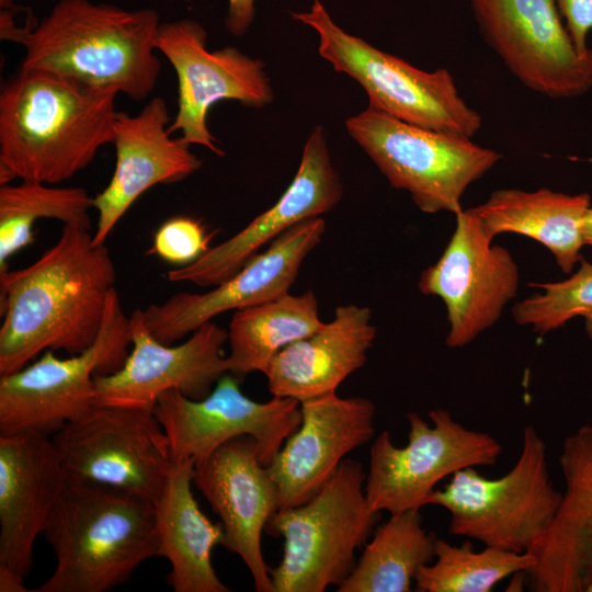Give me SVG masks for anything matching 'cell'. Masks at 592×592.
<instances>
[{"label":"cell","instance_id":"cell-1","mask_svg":"<svg viewBox=\"0 0 592 592\" xmlns=\"http://www.w3.org/2000/svg\"><path fill=\"white\" fill-rule=\"evenodd\" d=\"M116 271L90 229L64 225L58 240L32 264L0 273V375L25 367L39 353L73 355L96 340Z\"/></svg>","mask_w":592,"mask_h":592},{"label":"cell","instance_id":"cell-2","mask_svg":"<svg viewBox=\"0 0 592 592\" xmlns=\"http://www.w3.org/2000/svg\"><path fill=\"white\" fill-rule=\"evenodd\" d=\"M112 90L21 68L0 92V182L57 184L114 139Z\"/></svg>","mask_w":592,"mask_h":592},{"label":"cell","instance_id":"cell-3","mask_svg":"<svg viewBox=\"0 0 592 592\" xmlns=\"http://www.w3.org/2000/svg\"><path fill=\"white\" fill-rule=\"evenodd\" d=\"M153 9L125 10L90 0H59L19 43L21 68L50 72L124 93L134 101L155 89L160 26Z\"/></svg>","mask_w":592,"mask_h":592},{"label":"cell","instance_id":"cell-4","mask_svg":"<svg viewBox=\"0 0 592 592\" xmlns=\"http://www.w3.org/2000/svg\"><path fill=\"white\" fill-rule=\"evenodd\" d=\"M42 534L56 567L33 592L110 591L158 554L153 502L69 475Z\"/></svg>","mask_w":592,"mask_h":592},{"label":"cell","instance_id":"cell-5","mask_svg":"<svg viewBox=\"0 0 592 592\" xmlns=\"http://www.w3.org/2000/svg\"><path fill=\"white\" fill-rule=\"evenodd\" d=\"M365 480L361 463L344 458L307 502L273 514L264 532L284 539L282 559L270 571L274 592H323L350 576L356 549L380 517L367 503Z\"/></svg>","mask_w":592,"mask_h":592},{"label":"cell","instance_id":"cell-6","mask_svg":"<svg viewBox=\"0 0 592 592\" xmlns=\"http://www.w3.org/2000/svg\"><path fill=\"white\" fill-rule=\"evenodd\" d=\"M561 500L548 473L546 444L528 424L520 456L505 475L489 479L476 467L462 469L443 489H435L430 504L449 512L452 534L526 553L546 534Z\"/></svg>","mask_w":592,"mask_h":592},{"label":"cell","instance_id":"cell-7","mask_svg":"<svg viewBox=\"0 0 592 592\" xmlns=\"http://www.w3.org/2000/svg\"><path fill=\"white\" fill-rule=\"evenodd\" d=\"M292 16L316 31L321 58L358 82L368 105L408 124L462 137L473 138L481 128V115L459 95L447 69H419L346 33L319 0L310 11Z\"/></svg>","mask_w":592,"mask_h":592},{"label":"cell","instance_id":"cell-8","mask_svg":"<svg viewBox=\"0 0 592 592\" xmlns=\"http://www.w3.org/2000/svg\"><path fill=\"white\" fill-rule=\"evenodd\" d=\"M345 127L389 184L408 192L426 214L460 213L469 185L502 158L471 138L408 124L371 105Z\"/></svg>","mask_w":592,"mask_h":592},{"label":"cell","instance_id":"cell-9","mask_svg":"<svg viewBox=\"0 0 592 592\" xmlns=\"http://www.w3.org/2000/svg\"><path fill=\"white\" fill-rule=\"evenodd\" d=\"M132 346L129 317L114 287L94 343L67 358L47 350L35 362L0 375V435L53 436L95 405L94 376L119 369Z\"/></svg>","mask_w":592,"mask_h":592},{"label":"cell","instance_id":"cell-10","mask_svg":"<svg viewBox=\"0 0 592 592\" xmlns=\"http://www.w3.org/2000/svg\"><path fill=\"white\" fill-rule=\"evenodd\" d=\"M406 418L407 445H395L385 430L371 446L364 491L373 511L420 510L441 480L465 468L493 466L502 453L492 435L464 426L445 409L429 412L432 424L417 412Z\"/></svg>","mask_w":592,"mask_h":592},{"label":"cell","instance_id":"cell-11","mask_svg":"<svg viewBox=\"0 0 592 592\" xmlns=\"http://www.w3.org/2000/svg\"><path fill=\"white\" fill-rule=\"evenodd\" d=\"M52 439L67 475L153 503L173 466L168 436L152 409L94 405Z\"/></svg>","mask_w":592,"mask_h":592},{"label":"cell","instance_id":"cell-12","mask_svg":"<svg viewBox=\"0 0 592 592\" xmlns=\"http://www.w3.org/2000/svg\"><path fill=\"white\" fill-rule=\"evenodd\" d=\"M478 29L526 88L569 99L592 87V49L576 47L556 0H469Z\"/></svg>","mask_w":592,"mask_h":592},{"label":"cell","instance_id":"cell-13","mask_svg":"<svg viewBox=\"0 0 592 592\" xmlns=\"http://www.w3.org/2000/svg\"><path fill=\"white\" fill-rule=\"evenodd\" d=\"M204 27L190 19L164 22L159 26L157 49L164 55L178 78V111L169 125L180 132L186 145H200L223 156L207 127L210 107L224 100L260 109L273 101L270 79L260 59L236 47L210 52Z\"/></svg>","mask_w":592,"mask_h":592},{"label":"cell","instance_id":"cell-14","mask_svg":"<svg viewBox=\"0 0 592 592\" xmlns=\"http://www.w3.org/2000/svg\"><path fill=\"white\" fill-rule=\"evenodd\" d=\"M240 382L226 373L203 399H191L174 389L158 398L153 413L168 436L173 463H200L242 435L255 440L262 464L272 462L300 424V402L274 396L265 402L252 400L241 391Z\"/></svg>","mask_w":592,"mask_h":592},{"label":"cell","instance_id":"cell-15","mask_svg":"<svg viewBox=\"0 0 592 592\" xmlns=\"http://www.w3.org/2000/svg\"><path fill=\"white\" fill-rule=\"evenodd\" d=\"M455 230L440 259L422 271L419 291L440 297L449 325L446 345L462 348L492 327L519 288L509 250L492 243L474 212L455 215Z\"/></svg>","mask_w":592,"mask_h":592},{"label":"cell","instance_id":"cell-16","mask_svg":"<svg viewBox=\"0 0 592 592\" xmlns=\"http://www.w3.org/2000/svg\"><path fill=\"white\" fill-rule=\"evenodd\" d=\"M132 349L114 373L94 376L95 405L152 409L168 390L200 400L228 373V331L208 321L181 344H164L147 328L143 309L129 316Z\"/></svg>","mask_w":592,"mask_h":592},{"label":"cell","instance_id":"cell-17","mask_svg":"<svg viewBox=\"0 0 592 592\" xmlns=\"http://www.w3.org/2000/svg\"><path fill=\"white\" fill-rule=\"evenodd\" d=\"M325 231L321 216L298 223L206 293L180 292L143 309L147 328L158 341L174 344L220 314L288 294L304 260L320 243Z\"/></svg>","mask_w":592,"mask_h":592},{"label":"cell","instance_id":"cell-18","mask_svg":"<svg viewBox=\"0 0 592 592\" xmlns=\"http://www.w3.org/2000/svg\"><path fill=\"white\" fill-rule=\"evenodd\" d=\"M193 485L219 517L221 544L244 562L258 592H274L261 538L278 510L276 487L267 466L259 458L257 442L249 435L235 437L196 463Z\"/></svg>","mask_w":592,"mask_h":592},{"label":"cell","instance_id":"cell-19","mask_svg":"<svg viewBox=\"0 0 592 592\" xmlns=\"http://www.w3.org/2000/svg\"><path fill=\"white\" fill-rule=\"evenodd\" d=\"M342 194V181L331 161L323 128L316 126L304 145L296 175L278 201L195 262L169 271L167 278L216 286L236 274L265 243L298 223L331 210Z\"/></svg>","mask_w":592,"mask_h":592},{"label":"cell","instance_id":"cell-20","mask_svg":"<svg viewBox=\"0 0 592 592\" xmlns=\"http://www.w3.org/2000/svg\"><path fill=\"white\" fill-rule=\"evenodd\" d=\"M300 413L299 426L267 465L278 509L307 502L375 433V405L367 398L331 392L300 402Z\"/></svg>","mask_w":592,"mask_h":592},{"label":"cell","instance_id":"cell-21","mask_svg":"<svg viewBox=\"0 0 592 592\" xmlns=\"http://www.w3.org/2000/svg\"><path fill=\"white\" fill-rule=\"evenodd\" d=\"M170 117L162 98L151 99L136 115L117 112L114 124L115 168L107 186L93 197L98 223L92 241L105 243L133 203L157 184L180 182L197 171L202 161L190 145L172 139Z\"/></svg>","mask_w":592,"mask_h":592},{"label":"cell","instance_id":"cell-22","mask_svg":"<svg viewBox=\"0 0 592 592\" xmlns=\"http://www.w3.org/2000/svg\"><path fill=\"white\" fill-rule=\"evenodd\" d=\"M67 473L52 436L0 435V565L25 578Z\"/></svg>","mask_w":592,"mask_h":592},{"label":"cell","instance_id":"cell-23","mask_svg":"<svg viewBox=\"0 0 592 592\" xmlns=\"http://www.w3.org/2000/svg\"><path fill=\"white\" fill-rule=\"evenodd\" d=\"M565 491L557 514L530 551L537 592H585L592 580V426L566 437L559 455Z\"/></svg>","mask_w":592,"mask_h":592},{"label":"cell","instance_id":"cell-24","mask_svg":"<svg viewBox=\"0 0 592 592\" xmlns=\"http://www.w3.org/2000/svg\"><path fill=\"white\" fill-rule=\"evenodd\" d=\"M375 337L367 307L338 306L332 321L273 357L264 374L270 392L299 402L335 392L365 364Z\"/></svg>","mask_w":592,"mask_h":592},{"label":"cell","instance_id":"cell-25","mask_svg":"<svg viewBox=\"0 0 592 592\" xmlns=\"http://www.w3.org/2000/svg\"><path fill=\"white\" fill-rule=\"evenodd\" d=\"M194 465V459L173 463L155 503L157 556L171 566L166 579L174 592H230L212 565V551L223 540V526L202 512L193 496Z\"/></svg>","mask_w":592,"mask_h":592},{"label":"cell","instance_id":"cell-26","mask_svg":"<svg viewBox=\"0 0 592 592\" xmlns=\"http://www.w3.org/2000/svg\"><path fill=\"white\" fill-rule=\"evenodd\" d=\"M590 207L588 193L570 195L543 187L496 190L470 209L492 238L504 232L530 237L554 254L563 273H570L582 259V225Z\"/></svg>","mask_w":592,"mask_h":592},{"label":"cell","instance_id":"cell-27","mask_svg":"<svg viewBox=\"0 0 592 592\" xmlns=\"http://www.w3.org/2000/svg\"><path fill=\"white\" fill-rule=\"evenodd\" d=\"M312 291L289 293L271 301L236 310L228 328V373L242 379L265 374L273 357L288 344L322 326Z\"/></svg>","mask_w":592,"mask_h":592},{"label":"cell","instance_id":"cell-28","mask_svg":"<svg viewBox=\"0 0 592 592\" xmlns=\"http://www.w3.org/2000/svg\"><path fill=\"white\" fill-rule=\"evenodd\" d=\"M437 537L423 527L420 510L390 514L338 592H410L418 570L435 557Z\"/></svg>","mask_w":592,"mask_h":592},{"label":"cell","instance_id":"cell-29","mask_svg":"<svg viewBox=\"0 0 592 592\" xmlns=\"http://www.w3.org/2000/svg\"><path fill=\"white\" fill-rule=\"evenodd\" d=\"M93 198L83 187H58L22 181L0 187V273L8 259L34 242L36 220L53 218L64 225L91 228L89 209Z\"/></svg>","mask_w":592,"mask_h":592},{"label":"cell","instance_id":"cell-30","mask_svg":"<svg viewBox=\"0 0 592 592\" xmlns=\"http://www.w3.org/2000/svg\"><path fill=\"white\" fill-rule=\"evenodd\" d=\"M435 561L422 566L415 577L418 592H490L497 583L535 565L532 553H515L485 546L476 550L470 542L462 545L436 539Z\"/></svg>","mask_w":592,"mask_h":592},{"label":"cell","instance_id":"cell-31","mask_svg":"<svg viewBox=\"0 0 592 592\" xmlns=\"http://www.w3.org/2000/svg\"><path fill=\"white\" fill-rule=\"evenodd\" d=\"M544 292L535 293L512 308L517 325L531 326L540 335L562 327L574 317H583L592 340V264L583 258L569 278L554 283H531Z\"/></svg>","mask_w":592,"mask_h":592},{"label":"cell","instance_id":"cell-32","mask_svg":"<svg viewBox=\"0 0 592 592\" xmlns=\"http://www.w3.org/2000/svg\"><path fill=\"white\" fill-rule=\"evenodd\" d=\"M214 235L192 217L178 216L164 221L156 231L149 253L162 260L187 265L201 258L210 247Z\"/></svg>","mask_w":592,"mask_h":592},{"label":"cell","instance_id":"cell-33","mask_svg":"<svg viewBox=\"0 0 592 592\" xmlns=\"http://www.w3.org/2000/svg\"><path fill=\"white\" fill-rule=\"evenodd\" d=\"M556 4L578 50H590L587 41L592 30V0H556Z\"/></svg>","mask_w":592,"mask_h":592},{"label":"cell","instance_id":"cell-34","mask_svg":"<svg viewBox=\"0 0 592 592\" xmlns=\"http://www.w3.org/2000/svg\"><path fill=\"white\" fill-rule=\"evenodd\" d=\"M254 16V0H229L226 29L234 35L247 32Z\"/></svg>","mask_w":592,"mask_h":592},{"label":"cell","instance_id":"cell-35","mask_svg":"<svg viewBox=\"0 0 592 592\" xmlns=\"http://www.w3.org/2000/svg\"><path fill=\"white\" fill-rule=\"evenodd\" d=\"M30 591L24 584V578L0 565V592H25Z\"/></svg>","mask_w":592,"mask_h":592},{"label":"cell","instance_id":"cell-36","mask_svg":"<svg viewBox=\"0 0 592 592\" xmlns=\"http://www.w3.org/2000/svg\"><path fill=\"white\" fill-rule=\"evenodd\" d=\"M582 234L584 244H588L592 248V207L588 209L583 219Z\"/></svg>","mask_w":592,"mask_h":592},{"label":"cell","instance_id":"cell-37","mask_svg":"<svg viewBox=\"0 0 592 592\" xmlns=\"http://www.w3.org/2000/svg\"><path fill=\"white\" fill-rule=\"evenodd\" d=\"M525 571H520V572H516L514 573L513 576V579L511 581V584L509 585V588L506 589L508 591H522V588H523V573Z\"/></svg>","mask_w":592,"mask_h":592},{"label":"cell","instance_id":"cell-38","mask_svg":"<svg viewBox=\"0 0 592 592\" xmlns=\"http://www.w3.org/2000/svg\"><path fill=\"white\" fill-rule=\"evenodd\" d=\"M592 161V160H591Z\"/></svg>","mask_w":592,"mask_h":592}]
</instances>
